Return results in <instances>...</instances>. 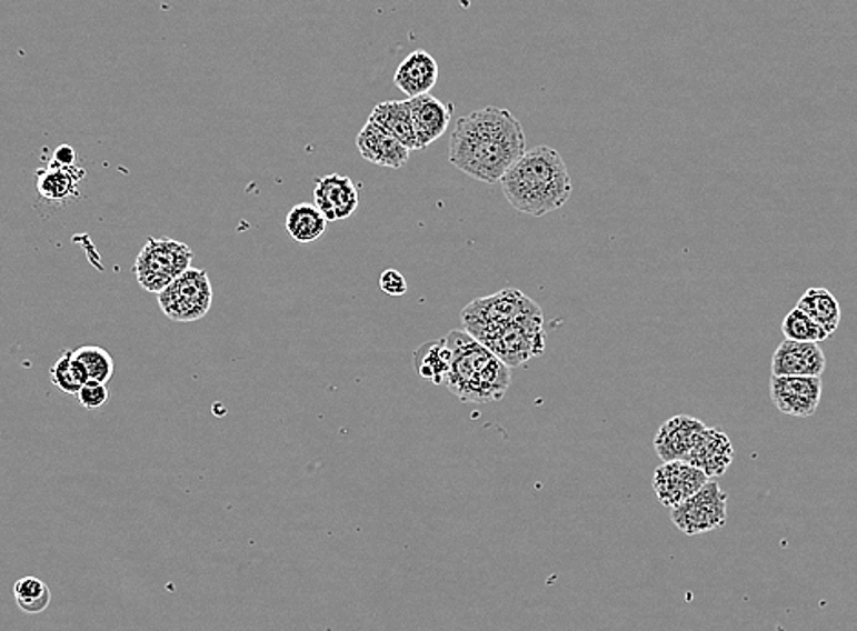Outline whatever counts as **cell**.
<instances>
[{
  "mask_svg": "<svg viewBox=\"0 0 857 631\" xmlns=\"http://www.w3.org/2000/svg\"><path fill=\"white\" fill-rule=\"evenodd\" d=\"M827 358L819 343L785 340L771 358V377H821Z\"/></svg>",
  "mask_w": 857,
  "mask_h": 631,
  "instance_id": "cell-12",
  "label": "cell"
},
{
  "mask_svg": "<svg viewBox=\"0 0 857 631\" xmlns=\"http://www.w3.org/2000/svg\"><path fill=\"white\" fill-rule=\"evenodd\" d=\"M783 337L791 341H805V343H821L827 340V332L811 320L810 316L805 314L801 309H791L787 318L783 320Z\"/></svg>",
  "mask_w": 857,
  "mask_h": 631,
  "instance_id": "cell-26",
  "label": "cell"
},
{
  "mask_svg": "<svg viewBox=\"0 0 857 631\" xmlns=\"http://www.w3.org/2000/svg\"><path fill=\"white\" fill-rule=\"evenodd\" d=\"M13 597H16L17 607L24 613L39 615L47 611L51 602V591L47 582L37 579V577H22L13 585Z\"/></svg>",
  "mask_w": 857,
  "mask_h": 631,
  "instance_id": "cell-23",
  "label": "cell"
},
{
  "mask_svg": "<svg viewBox=\"0 0 857 631\" xmlns=\"http://www.w3.org/2000/svg\"><path fill=\"white\" fill-rule=\"evenodd\" d=\"M73 358L79 360L87 371L88 380L108 383L116 372V363L107 349L99 345H82L73 351Z\"/></svg>",
  "mask_w": 857,
  "mask_h": 631,
  "instance_id": "cell-25",
  "label": "cell"
},
{
  "mask_svg": "<svg viewBox=\"0 0 857 631\" xmlns=\"http://www.w3.org/2000/svg\"><path fill=\"white\" fill-rule=\"evenodd\" d=\"M511 323H544L542 309L517 289L472 300L462 311L464 331L477 340Z\"/></svg>",
  "mask_w": 857,
  "mask_h": 631,
  "instance_id": "cell-4",
  "label": "cell"
},
{
  "mask_svg": "<svg viewBox=\"0 0 857 631\" xmlns=\"http://www.w3.org/2000/svg\"><path fill=\"white\" fill-rule=\"evenodd\" d=\"M726 502L728 494L720 489L716 480H708L694 497L671 510V522L680 533L688 537L710 533L725 528L728 519Z\"/></svg>",
  "mask_w": 857,
  "mask_h": 631,
  "instance_id": "cell-7",
  "label": "cell"
},
{
  "mask_svg": "<svg viewBox=\"0 0 857 631\" xmlns=\"http://www.w3.org/2000/svg\"><path fill=\"white\" fill-rule=\"evenodd\" d=\"M192 258V249L187 243L170 238H148L136 258L133 272L145 291L159 294L190 269Z\"/></svg>",
  "mask_w": 857,
  "mask_h": 631,
  "instance_id": "cell-5",
  "label": "cell"
},
{
  "mask_svg": "<svg viewBox=\"0 0 857 631\" xmlns=\"http://www.w3.org/2000/svg\"><path fill=\"white\" fill-rule=\"evenodd\" d=\"M412 367L418 377L444 385L451 369V349L447 345L446 338L426 341L423 345L418 347L412 354Z\"/></svg>",
  "mask_w": 857,
  "mask_h": 631,
  "instance_id": "cell-20",
  "label": "cell"
},
{
  "mask_svg": "<svg viewBox=\"0 0 857 631\" xmlns=\"http://www.w3.org/2000/svg\"><path fill=\"white\" fill-rule=\"evenodd\" d=\"M87 172L82 167L73 169H56L48 164L47 169L37 172V192L48 203H67L79 196V183Z\"/></svg>",
  "mask_w": 857,
  "mask_h": 631,
  "instance_id": "cell-18",
  "label": "cell"
},
{
  "mask_svg": "<svg viewBox=\"0 0 857 631\" xmlns=\"http://www.w3.org/2000/svg\"><path fill=\"white\" fill-rule=\"evenodd\" d=\"M327 223L329 221L316 204L300 203L296 204L295 209H290L285 219V229L292 240L307 244L320 240L327 230Z\"/></svg>",
  "mask_w": 857,
  "mask_h": 631,
  "instance_id": "cell-22",
  "label": "cell"
},
{
  "mask_svg": "<svg viewBox=\"0 0 857 631\" xmlns=\"http://www.w3.org/2000/svg\"><path fill=\"white\" fill-rule=\"evenodd\" d=\"M411 104L412 128L417 138L418 150L429 147L447 132V127L452 119L455 107L451 102L446 104L431 93H423L418 98L409 99Z\"/></svg>",
  "mask_w": 857,
  "mask_h": 631,
  "instance_id": "cell-15",
  "label": "cell"
},
{
  "mask_svg": "<svg viewBox=\"0 0 857 631\" xmlns=\"http://www.w3.org/2000/svg\"><path fill=\"white\" fill-rule=\"evenodd\" d=\"M372 122L395 136L403 147L409 150H418L415 128H412L411 104L407 101H386L376 104L371 116Z\"/></svg>",
  "mask_w": 857,
  "mask_h": 631,
  "instance_id": "cell-19",
  "label": "cell"
},
{
  "mask_svg": "<svg viewBox=\"0 0 857 631\" xmlns=\"http://www.w3.org/2000/svg\"><path fill=\"white\" fill-rule=\"evenodd\" d=\"M77 398H79V403H81L82 408L99 409L108 402L110 394H108L107 383L88 380L77 392Z\"/></svg>",
  "mask_w": 857,
  "mask_h": 631,
  "instance_id": "cell-27",
  "label": "cell"
},
{
  "mask_svg": "<svg viewBox=\"0 0 857 631\" xmlns=\"http://www.w3.org/2000/svg\"><path fill=\"white\" fill-rule=\"evenodd\" d=\"M77 164H79V158H77L76 148L62 144L53 152L50 167H56V169H73Z\"/></svg>",
  "mask_w": 857,
  "mask_h": 631,
  "instance_id": "cell-29",
  "label": "cell"
},
{
  "mask_svg": "<svg viewBox=\"0 0 857 631\" xmlns=\"http://www.w3.org/2000/svg\"><path fill=\"white\" fill-rule=\"evenodd\" d=\"M526 153L522 124L506 108L487 107L458 119L449 139V161L482 183H498Z\"/></svg>",
  "mask_w": 857,
  "mask_h": 631,
  "instance_id": "cell-1",
  "label": "cell"
},
{
  "mask_svg": "<svg viewBox=\"0 0 857 631\" xmlns=\"http://www.w3.org/2000/svg\"><path fill=\"white\" fill-rule=\"evenodd\" d=\"M480 343L502 360L509 369L522 367L540 357L546 347L544 323H511L480 338Z\"/></svg>",
  "mask_w": 857,
  "mask_h": 631,
  "instance_id": "cell-8",
  "label": "cell"
},
{
  "mask_svg": "<svg viewBox=\"0 0 857 631\" xmlns=\"http://www.w3.org/2000/svg\"><path fill=\"white\" fill-rule=\"evenodd\" d=\"M50 380L59 391L77 394L88 382V374L82 363L73 358V351H64L51 367Z\"/></svg>",
  "mask_w": 857,
  "mask_h": 631,
  "instance_id": "cell-24",
  "label": "cell"
},
{
  "mask_svg": "<svg viewBox=\"0 0 857 631\" xmlns=\"http://www.w3.org/2000/svg\"><path fill=\"white\" fill-rule=\"evenodd\" d=\"M380 289L389 296H403L407 292L406 276L395 269H387L380 276Z\"/></svg>",
  "mask_w": 857,
  "mask_h": 631,
  "instance_id": "cell-28",
  "label": "cell"
},
{
  "mask_svg": "<svg viewBox=\"0 0 857 631\" xmlns=\"http://www.w3.org/2000/svg\"><path fill=\"white\" fill-rule=\"evenodd\" d=\"M446 341L451 349V369L444 388L464 403L500 402L511 383L509 367L469 332L455 329Z\"/></svg>",
  "mask_w": 857,
  "mask_h": 631,
  "instance_id": "cell-3",
  "label": "cell"
},
{
  "mask_svg": "<svg viewBox=\"0 0 857 631\" xmlns=\"http://www.w3.org/2000/svg\"><path fill=\"white\" fill-rule=\"evenodd\" d=\"M358 187L341 173H330L315 184V204L327 221L350 218L358 209Z\"/></svg>",
  "mask_w": 857,
  "mask_h": 631,
  "instance_id": "cell-13",
  "label": "cell"
},
{
  "mask_svg": "<svg viewBox=\"0 0 857 631\" xmlns=\"http://www.w3.org/2000/svg\"><path fill=\"white\" fill-rule=\"evenodd\" d=\"M708 480L700 469L688 462H662L655 469L654 491L660 504L674 510L694 497Z\"/></svg>",
  "mask_w": 857,
  "mask_h": 631,
  "instance_id": "cell-10",
  "label": "cell"
},
{
  "mask_svg": "<svg viewBox=\"0 0 857 631\" xmlns=\"http://www.w3.org/2000/svg\"><path fill=\"white\" fill-rule=\"evenodd\" d=\"M734 445L720 428H708L685 462L700 469L708 479H719L734 462Z\"/></svg>",
  "mask_w": 857,
  "mask_h": 631,
  "instance_id": "cell-16",
  "label": "cell"
},
{
  "mask_svg": "<svg viewBox=\"0 0 857 631\" xmlns=\"http://www.w3.org/2000/svg\"><path fill=\"white\" fill-rule=\"evenodd\" d=\"M498 183L512 209L534 218L562 209L574 192L568 167L551 147L526 150Z\"/></svg>",
  "mask_w": 857,
  "mask_h": 631,
  "instance_id": "cell-2",
  "label": "cell"
},
{
  "mask_svg": "<svg viewBox=\"0 0 857 631\" xmlns=\"http://www.w3.org/2000/svg\"><path fill=\"white\" fill-rule=\"evenodd\" d=\"M356 147L361 158L369 163L380 164L386 169L400 170L406 167L411 156V150L391 136V133L378 127L371 119L361 128V132L356 138Z\"/></svg>",
  "mask_w": 857,
  "mask_h": 631,
  "instance_id": "cell-14",
  "label": "cell"
},
{
  "mask_svg": "<svg viewBox=\"0 0 857 631\" xmlns=\"http://www.w3.org/2000/svg\"><path fill=\"white\" fill-rule=\"evenodd\" d=\"M438 76L440 68L437 59L426 50H415L396 68L395 84L407 98H418L431 93L432 88L437 87Z\"/></svg>",
  "mask_w": 857,
  "mask_h": 631,
  "instance_id": "cell-17",
  "label": "cell"
},
{
  "mask_svg": "<svg viewBox=\"0 0 857 631\" xmlns=\"http://www.w3.org/2000/svg\"><path fill=\"white\" fill-rule=\"evenodd\" d=\"M706 429L705 423L688 414L670 418L655 434V453L659 454L662 462H685Z\"/></svg>",
  "mask_w": 857,
  "mask_h": 631,
  "instance_id": "cell-11",
  "label": "cell"
},
{
  "mask_svg": "<svg viewBox=\"0 0 857 631\" xmlns=\"http://www.w3.org/2000/svg\"><path fill=\"white\" fill-rule=\"evenodd\" d=\"M821 394V377H771L770 380L771 400L788 417H814Z\"/></svg>",
  "mask_w": 857,
  "mask_h": 631,
  "instance_id": "cell-9",
  "label": "cell"
},
{
  "mask_svg": "<svg viewBox=\"0 0 857 631\" xmlns=\"http://www.w3.org/2000/svg\"><path fill=\"white\" fill-rule=\"evenodd\" d=\"M797 309L810 316L828 337H833L837 327L841 323V307L833 292L823 287H810L801 300L797 301Z\"/></svg>",
  "mask_w": 857,
  "mask_h": 631,
  "instance_id": "cell-21",
  "label": "cell"
},
{
  "mask_svg": "<svg viewBox=\"0 0 857 631\" xmlns=\"http://www.w3.org/2000/svg\"><path fill=\"white\" fill-rule=\"evenodd\" d=\"M158 301L168 320L178 323L201 320L212 309V281L205 270L190 267L159 292Z\"/></svg>",
  "mask_w": 857,
  "mask_h": 631,
  "instance_id": "cell-6",
  "label": "cell"
}]
</instances>
